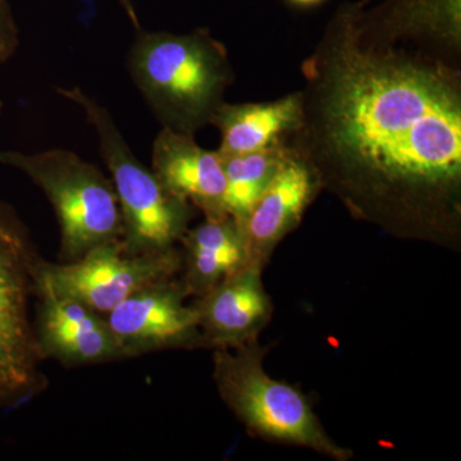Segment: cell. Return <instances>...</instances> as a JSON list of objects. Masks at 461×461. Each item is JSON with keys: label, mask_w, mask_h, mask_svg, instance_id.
Returning a JSON list of instances; mask_svg holds the SVG:
<instances>
[{"label": "cell", "mask_w": 461, "mask_h": 461, "mask_svg": "<svg viewBox=\"0 0 461 461\" xmlns=\"http://www.w3.org/2000/svg\"><path fill=\"white\" fill-rule=\"evenodd\" d=\"M375 38L461 66V0H382L363 9Z\"/></svg>", "instance_id": "12"}, {"label": "cell", "mask_w": 461, "mask_h": 461, "mask_svg": "<svg viewBox=\"0 0 461 461\" xmlns=\"http://www.w3.org/2000/svg\"><path fill=\"white\" fill-rule=\"evenodd\" d=\"M2 109H3V102H2V100H0V112H2Z\"/></svg>", "instance_id": "20"}, {"label": "cell", "mask_w": 461, "mask_h": 461, "mask_svg": "<svg viewBox=\"0 0 461 461\" xmlns=\"http://www.w3.org/2000/svg\"><path fill=\"white\" fill-rule=\"evenodd\" d=\"M41 262L25 223L0 200V408L38 395L48 386L30 312Z\"/></svg>", "instance_id": "6"}, {"label": "cell", "mask_w": 461, "mask_h": 461, "mask_svg": "<svg viewBox=\"0 0 461 461\" xmlns=\"http://www.w3.org/2000/svg\"><path fill=\"white\" fill-rule=\"evenodd\" d=\"M321 189L314 167L290 145L271 184L242 226L248 264L264 268L277 245L302 222Z\"/></svg>", "instance_id": "10"}, {"label": "cell", "mask_w": 461, "mask_h": 461, "mask_svg": "<svg viewBox=\"0 0 461 461\" xmlns=\"http://www.w3.org/2000/svg\"><path fill=\"white\" fill-rule=\"evenodd\" d=\"M259 339L236 348H214L213 378L221 399L251 436L311 448L335 461L353 457L330 438L299 388L269 377Z\"/></svg>", "instance_id": "3"}, {"label": "cell", "mask_w": 461, "mask_h": 461, "mask_svg": "<svg viewBox=\"0 0 461 461\" xmlns=\"http://www.w3.org/2000/svg\"><path fill=\"white\" fill-rule=\"evenodd\" d=\"M120 7L123 9L124 14L129 18L135 32L141 30L140 18H139L138 9H136L135 0H117Z\"/></svg>", "instance_id": "18"}, {"label": "cell", "mask_w": 461, "mask_h": 461, "mask_svg": "<svg viewBox=\"0 0 461 461\" xmlns=\"http://www.w3.org/2000/svg\"><path fill=\"white\" fill-rule=\"evenodd\" d=\"M151 171L168 193L199 209L204 218L229 215L223 158L200 147L194 135L162 127L153 144Z\"/></svg>", "instance_id": "13"}, {"label": "cell", "mask_w": 461, "mask_h": 461, "mask_svg": "<svg viewBox=\"0 0 461 461\" xmlns=\"http://www.w3.org/2000/svg\"><path fill=\"white\" fill-rule=\"evenodd\" d=\"M58 287L77 297L93 311L107 315L127 297L149 285L177 277L182 254L177 248L160 253L130 254L122 241L104 242L75 262H45Z\"/></svg>", "instance_id": "7"}, {"label": "cell", "mask_w": 461, "mask_h": 461, "mask_svg": "<svg viewBox=\"0 0 461 461\" xmlns=\"http://www.w3.org/2000/svg\"><path fill=\"white\" fill-rule=\"evenodd\" d=\"M0 165L25 173L50 199L59 223L62 263L75 262L91 249L122 238L113 182L74 151H0Z\"/></svg>", "instance_id": "5"}, {"label": "cell", "mask_w": 461, "mask_h": 461, "mask_svg": "<svg viewBox=\"0 0 461 461\" xmlns=\"http://www.w3.org/2000/svg\"><path fill=\"white\" fill-rule=\"evenodd\" d=\"M181 281L187 295L200 297L248 264L244 232L230 215L205 218L181 239Z\"/></svg>", "instance_id": "15"}, {"label": "cell", "mask_w": 461, "mask_h": 461, "mask_svg": "<svg viewBox=\"0 0 461 461\" xmlns=\"http://www.w3.org/2000/svg\"><path fill=\"white\" fill-rule=\"evenodd\" d=\"M36 338L44 359L65 366H94L127 359L104 315L57 286L44 260L36 272Z\"/></svg>", "instance_id": "8"}, {"label": "cell", "mask_w": 461, "mask_h": 461, "mask_svg": "<svg viewBox=\"0 0 461 461\" xmlns=\"http://www.w3.org/2000/svg\"><path fill=\"white\" fill-rule=\"evenodd\" d=\"M288 5L297 8H313L323 5L326 0H286Z\"/></svg>", "instance_id": "19"}, {"label": "cell", "mask_w": 461, "mask_h": 461, "mask_svg": "<svg viewBox=\"0 0 461 461\" xmlns=\"http://www.w3.org/2000/svg\"><path fill=\"white\" fill-rule=\"evenodd\" d=\"M127 68L162 127L195 135L235 81L229 51L208 29L136 32Z\"/></svg>", "instance_id": "2"}, {"label": "cell", "mask_w": 461, "mask_h": 461, "mask_svg": "<svg viewBox=\"0 0 461 461\" xmlns=\"http://www.w3.org/2000/svg\"><path fill=\"white\" fill-rule=\"evenodd\" d=\"M303 117L302 94L263 103L224 102L215 112L211 124L220 131L221 156L253 153L290 140Z\"/></svg>", "instance_id": "14"}, {"label": "cell", "mask_w": 461, "mask_h": 461, "mask_svg": "<svg viewBox=\"0 0 461 461\" xmlns=\"http://www.w3.org/2000/svg\"><path fill=\"white\" fill-rule=\"evenodd\" d=\"M262 267L245 264L205 295L196 297L203 348H236L259 339L273 314Z\"/></svg>", "instance_id": "11"}, {"label": "cell", "mask_w": 461, "mask_h": 461, "mask_svg": "<svg viewBox=\"0 0 461 461\" xmlns=\"http://www.w3.org/2000/svg\"><path fill=\"white\" fill-rule=\"evenodd\" d=\"M288 150L290 142L285 141L253 153L222 157L226 175L224 206L227 214L238 222L241 230Z\"/></svg>", "instance_id": "16"}, {"label": "cell", "mask_w": 461, "mask_h": 461, "mask_svg": "<svg viewBox=\"0 0 461 461\" xmlns=\"http://www.w3.org/2000/svg\"><path fill=\"white\" fill-rule=\"evenodd\" d=\"M181 278L156 282L104 315L127 359L169 348H203L198 315Z\"/></svg>", "instance_id": "9"}, {"label": "cell", "mask_w": 461, "mask_h": 461, "mask_svg": "<svg viewBox=\"0 0 461 461\" xmlns=\"http://www.w3.org/2000/svg\"><path fill=\"white\" fill-rule=\"evenodd\" d=\"M84 112L98 135L100 154L111 173L122 217L123 248L130 254L176 248L189 230L194 206L165 189L154 172L132 153L107 108L80 87H56Z\"/></svg>", "instance_id": "4"}, {"label": "cell", "mask_w": 461, "mask_h": 461, "mask_svg": "<svg viewBox=\"0 0 461 461\" xmlns=\"http://www.w3.org/2000/svg\"><path fill=\"white\" fill-rule=\"evenodd\" d=\"M20 32L8 0H0V65L16 53Z\"/></svg>", "instance_id": "17"}, {"label": "cell", "mask_w": 461, "mask_h": 461, "mask_svg": "<svg viewBox=\"0 0 461 461\" xmlns=\"http://www.w3.org/2000/svg\"><path fill=\"white\" fill-rule=\"evenodd\" d=\"M369 2H342L302 63V123L288 142L355 214L456 230L461 66L375 38L362 21Z\"/></svg>", "instance_id": "1"}]
</instances>
